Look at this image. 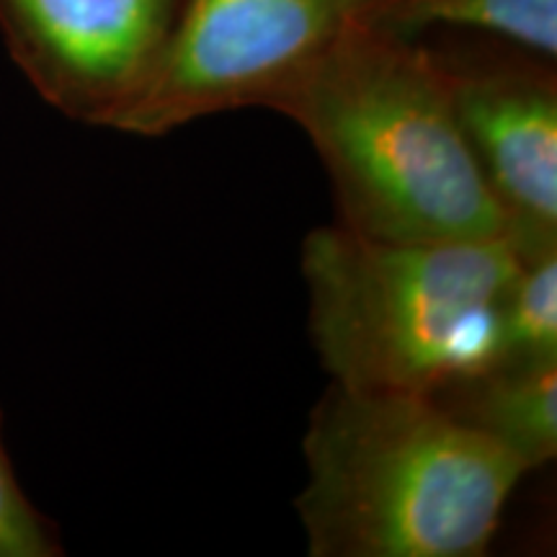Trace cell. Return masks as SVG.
I'll return each instance as SVG.
<instances>
[{"mask_svg": "<svg viewBox=\"0 0 557 557\" xmlns=\"http://www.w3.org/2000/svg\"><path fill=\"white\" fill-rule=\"evenodd\" d=\"M274 111L315 145L338 225L393 243L508 238L459 129L447 65L408 34L367 13Z\"/></svg>", "mask_w": 557, "mask_h": 557, "instance_id": "obj_1", "label": "cell"}, {"mask_svg": "<svg viewBox=\"0 0 557 557\" xmlns=\"http://www.w3.org/2000/svg\"><path fill=\"white\" fill-rule=\"evenodd\" d=\"M312 557H480L527 468L431 395L333 382L302 438Z\"/></svg>", "mask_w": 557, "mask_h": 557, "instance_id": "obj_2", "label": "cell"}, {"mask_svg": "<svg viewBox=\"0 0 557 557\" xmlns=\"http://www.w3.org/2000/svg\"><path fill=\"white\" fill-rule=\"evenodd\" d=\"M519 267L511 238L393 243L312 230L299 269L320 364L348 389L442 393L500 361Z\"/></svg>", "mask_w": 557, "mask_h": 557, "instance_id": "obj_3", "label": "cell"}, {"mask_svg": "<svg viewBox=\"0 0 557 557\" xmlns=\"http://www.w3.org/2000/svg\"><path fill=\"white\" fill-rule=\"evenodd\" d=\"M374 0H184L148 86L114 132L163 137L235 109H276Z\"/></svg>", "mask_w": 557, "mask_h": 557, "instance_id": "obj_4", "label": "cell"}, {"mask_svg": "<svg viewBox=\"0 0 557 557\" xmlns=\"http://www.w3.org/2000/svg\"><path fill=\"white\" fill-rule=\"evenodd\" d=\"M184 0H0V34L60 114L114 127L148 86Z\"/></svg>", "mask_w": 557, "mask_h": 557, "instance_id": "obj_5", "label": "cell"}, {"mask_svg": "<svg viewBox=\"0 0 557 557\" xmlns=\"http://www.w3.org/2000/svg\"><path fill=\"white\" fill-rule=\"evenodd\" d=\"M444 60V58H442ZM472 158L521 256L557 248V78L537 54L447 62Z\"/></svg>", "mask_w": 557, "mask_h": 557, "instance_id": "obj_6", "label": "cell"}, {"mask_svg": "<svg viewBox=\"0 0 557 557\" xmlns=\"http://www.w3.org/2000/svg\"><path fill=\"white\" fill-rule=\"evenodd\" d=\"M431 398L511 451L527 472L557 455V359L496 361Z\"/></svg>", "mask_w": 557, "mask_h": 557, "instance_id": "obj_7", "label": "cell"}, {"mask_svg": "<svg viewBox=\"0 0 557 557\" xmlns=\"http://www.w3.org/2000/svg\"><path fill=\"white\" fill-rule=\"evenodd\" d=\"M369 16L408 37L429 26L487 32L542 60L557 58V0H374Z\"/></svg>", "mask_w": 557, "mask_h": 557, "instance_id": "obj_8", "label": "cell"}, {"mask_svg": "<svg viewBox=\"0 0 557 557\" xmlns=\"http://www.w3.org/2000/svg\"><path fill=\"white\" fill-rule=\"evenodd\" d=\"M557 359V248L521 256L508 292L500 361Z\"/></svg>", "mask_w": 557, "mask_h": 557, "instance_id": "obj_9", "label": "cell"}, {"mask_svg": "<svg viewBox=\"0 0 557 557\" xmlns=\"http://www.w3.org/2000/svg\"><path fill=\"white\" fill-rule=\"evenodd\" d=\"M62 540L54 521L26 498L5 449L0 410V557H60Z\"/></svg>", "mask_w": 557, "mask_h": 557, "instance_id": "obj_10", "label": "cell"}]
</instances>
